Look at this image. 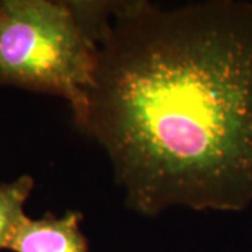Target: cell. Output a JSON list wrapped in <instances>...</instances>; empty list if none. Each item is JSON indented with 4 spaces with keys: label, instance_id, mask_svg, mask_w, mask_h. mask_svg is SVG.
I'll return each instance as SVG.
<instances>
[{
    "label": "cell",
    "instance_id": "obj_1",
    "mask_svg": "<svg viewBox=\"0 0 252 252\" xmlns=\"http://www.w3.org/2000/svg\"><path fill=\"white\" fill-rule=\"evenodd\" d=\"M81 130L129 206L252 205V3H108Z\"/></svg>",
    "mask_w": 252,
    "mask_h": 252
},
{
    "label": "cell",
    "instance_id": "obj_2",
    "mask_svg": "<svg viewBox=\"0 0 252 252\" xmlns=\"http://www.w3.org/2000/svg\"><path fill=\"white\" fill-rule=\"evenodd\" d=\"M105 10L104 1L0 0V86L62 97L80 122Z\"/></svg>",
    "mask_w": 252,
    "mask_h": 252
},
{
    "label": "cell",
    "instance_id": "obj_3",
    "mask_svg": "<svg viewBox=\"0 0 252 252\" xmlns=\"http://www.w3.org/2000/svg\"><path fill=\"white\" fill-rule=\"evenodd\" d=\"M81 215L26 216L10 237L6 250L13 252H87V241L80 230Z\"/></svg>",
    "mask_w": 252,
    "mask_h": 252
},
{
    "label": "cell",
    "instance_id": "obj_4",
    "mask_svg": "<svg viewBox=\"0 0 252 252\" xmlns=\"http://www.w3.org/2000/svg\"><path fill=\"white\" fill-rule=\"evenodd\" d=\"M32 189L34 180L30 175L0 185V250H6L13 231L27 216L24 205Z\"/></svg>",
    "mask_w": 252,
    "mask_h": 252
}]
</instances>
